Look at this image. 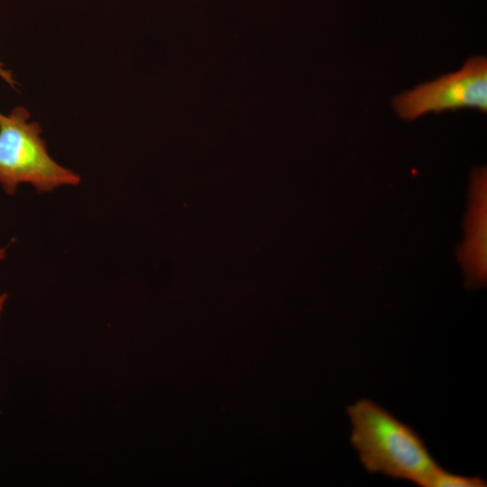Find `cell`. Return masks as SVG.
Masks as SVG:
<instances>
[{
    "label": "cell",
    "mask_w": 487,
    "mask_h": 487,
    "mask_svg": "<svg viewBox=\"0 0 487 487\" xmlns=\"http://www.w3.org/2000/svg\"><path fill=\"white\" fill-rule=\"evenodd\" d=\"M6 256V247L0 248V263L5 260Z\"/></svg>",
    "instance_id": "8"
},
{
    "label": "cell",
    "mask_w": 487,
    "mask_h": 487,
    "mask_svg": "<svg viewBox=\"0 0 487 487\" xmlns=\"http://www.w3.org/2000/svg\"><path fill=\"white\" fill-rule=\"evenodd\" d=\"M22 106L8 115L0 113V187L10 196L21 184L38 193H50L66 186H78L80 176L56 162L48 152L38 122Z\"/></svg>",
    "instance_id": "2"
},
{
    "label": "cell",
    "mask_w": 487,
    "mask_h": 487,
    "mask_svg": "<svg viewBox=\"0 0 487 487\" xmlns=\"http://www.w3.org/2000/svg\"><path fill=\"white\" fill-rule=\"evenodd\" d=\"M486 482L478 476H463L440 467L434 474L429 487H485Z\"/></svg>",
    "instance_id": "5"
},
{
    "label": "cell",
    "mask_w": 487,
    "mask_h": 487,
    "mask_svg": "<svg viewBox=\"0 0 487 487\" xmlns=\"http://www.w3.org/2000/svg\"><path fill=\"white\" fill-rule=\"evenodd\" d=\"M347 415L350 442L369 473L429 487L440 466L417 432L366 399L350 405Z\"/></svg>",
    "instance_id": "1"
},
{
    "label": "cell",
    "mask_w": 487,
    "mask_h": 487,
    "mask_svg": "<svg viewBox=\"0 0 487 487\" xmlns=\"http://www.w3.org/2000/svg\"><path fill=\"white\" fill-rule=\"evenodd\" d=\"M474 199L468 220L467 242L463 251L467 284L479 288L486 280V171L483 169L473 175Z\"/></svg>",
    "instance_id": "4"
},
{
    "label": "cell",
    "mask_w": 487,
    "mask_h": 487,
    "mask_svg": "<svg viewBox=\"0 0 487 487\" xmlns=\"http://www.w3.org/2000/svg\"><path fill=\"white\" fill-rule=\"evenodd\" d=\"M392 105L404 120L463 108L487 112V59L470 57L458 71L442 75L396 96Z\"/></svg>",
    "instance_id": "3"
},
{
    "label": "cell",
    "mask_w": 487,
    "mask_h": 487,
    "mask_svg": "<svg viewBox=\"0 0 487 487\" xmlns=\"http://www.w3.org/2000/svg\"><path fill=\"white\" fill-rule=\"evenodd\" d=\"M0 78L14 88H15L16 85L18 84L13 72L7 69L2 62H0Z\"/></svg>",
    "instance_id": "6"
},
{
    "label": "cell",
    "mask_w": 487,
    "mask_h": 487,
    "mask_svg": "<svg viewBox=\"0 0 487 487\" xmlns=\"http://www.w3.org/2000/svg\"><path fill=\"white\" fill-rule=\"evenodd\" d=\"M7 299H8V296H7L6 293H1L0 292V317H1L2 312H3L4 308H5V306L6 304Z\"/></svg>",
    "instance_id": "7"
}]
</instances>
